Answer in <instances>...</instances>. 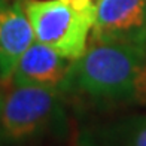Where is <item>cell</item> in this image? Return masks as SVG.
<instances>
[{
    "label": "cell",
    "mask_w": 146,
    "mask_h": 146,
    "mask_svg": "<svg viewBox=\"0 0 146 146\" xmlns=\"http://www.w3.org/2000/svg\"><path fill=\"white\" fill-rule=\"evenodd\" d=\"M91 43H124L146 49V0H96Z\"/></svg>",
    "instance_id": "cell-4"
},
{
    "label": "cell",
    "mask_w": 146,
    "mask_h": 146,
    "mask_svg": "<svg viewBox=\"0 0 146 146\" xmlns=\"http://www.w3.org/2000/svg\"><path fill=\"white\" fill-rule=\"evenodd\" d=\"M35 42V31L21 2L0 0V79L9 81L23 54Z\"/></svg>",
    "instance_id": "cell-5"
},
{
    "label": "cell",
    "mask_w": 146,
    "mask_h": 146,
    "mask_svg": "<svg viewBox=\"0 0 146 146\" xmlns=\"http://www.w3.org/2000/svg\"><path fill=\"white\" fill-rule=\"evenodd\" d=\"M75 146H146V115L90 124L76 133Z\"/></svg>",
    "instance_id": "cell-7"
},
{
    "label": "cell",
    "mask_w": 146,
    "mask_h": 146,
    "mask_svg": "<svg viewBox=\"0 0 146 146\" xmlns=\"http://www.w3.org/2000/svg\"><path fill=\"white\" fill-rule=\"evenodd\" d=\"M3 98H5V96H3L2 90H0V112H2V106H3Z\"/></svg>",
    "instance_id": "cell-9"
},
{
    "label": "cell",
    "mask_w": 146,
    "mask_h": 146,
    "mask_svg": "<svg viewBox=\"0 0 146 146\" xmlns=\"http://www.w3.org/2000/svg\"><path fill=\"white\" fill-rule=\"evenodd\" d=\"M66 97L97 108L146 104V49L124 43H91L73 60L58 87Z\"/></svg>",
    "instance_id": "cell-1"
},
{
    "label": "cell",
    "mask_w": 146,
    "mask_h": 146,
    "mask_svg": "<svg viewBox=\"0 0 146 146\" xmlns=\"http://www.w3.org/2000/svg\"><path fill=\"white\" fill-rule=\"evenodd\" d=\"M66 96L60 88L14 85L3 98L0 131L12 142L43 136L63 116Z\"/></svg>",
    "instance_id": "cell-2"
},
{
    "label": "cell",
    "mask_w": 146,
    "mask_h": 146,
    "mask_svg": "<svg viewBox=\"0 0 146 146\" xmlns=\"http://www.w3.org/2000/svg\"><path fill=\"white\" fill-rule=\"evenodd\" d=\"M35 40L60 55L76 60L88 48L92 21L61 0H27L24 5Z\"/></svg>",
    "instance_id": "cell-3"
},
{
    "label": "cell",
    "mask_w": 146,
    "mask_h": 146,
    "mask_svg": "<svg viewBox=\"0 0 146 146\" xmlns=\"http://www.w3.org/2000/svg\"><path fill=\"white\" fill-rule=\"evenodd\" d=\"M61 2L69 5L75 11L81 12L87 18H90L92 24H94V17H96V2L94 0H61Z\"/></svg>",
    "instance_id": "cell-8"
},
{
    "label": "cell",
    "mask_w": 146,
    "mask_h": 146,
    "mask_svg": "<svg viewBox=\"0 0 146 146\" xmlns=\"http://www.w3.org/2000/svg\"><path fill=\"white\" fill-rule=\"evenodd\" d=\"M73 60L60 55L52 48L35 40L23 54L12 75L14 85L58 88Z\"/></svg>",
    "instance_id": "cell-6"
}]
</instances>
